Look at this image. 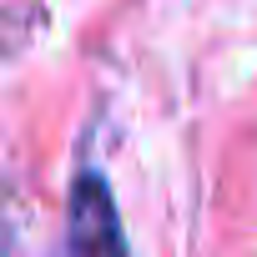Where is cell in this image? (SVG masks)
I'll use <instances>...</instances> for the list:
<instances>
[{
  "label": "cell",
  "mask_w": 257,
  "mask_h": 257,
  "mask_svg": "<svg viewBox=\"0 0 257 257\" xmlns=\"http://www.w3.org/2000/svg\"><path fill=\"white\" fill-rule=\"evenodd\" d=\"M71 257H126L116 207L101 177H81L71 192Z\"/></svg>",
  "instance_id": "6da1fadb"
}]
</instances>
